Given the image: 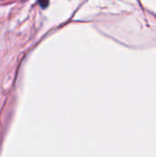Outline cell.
Wrapping results in <instances>:
<instances>
[{
	"label": "cell",
	"mask_w": 156,
	"mask_h": 157,
	"mask_svg": "<svg viewBox=\"0 0 156 157\" xmlns=\"http://www.w3.org/2000/svg\"><path fill=\"white\" fill-rule=\"evenodd\" d=\"M39 1V4L40 5V6L42 8H45L47 7L48 4H49V0H38Z\"/></svg>",
	"instance_id": "1"
}]
</instances>
